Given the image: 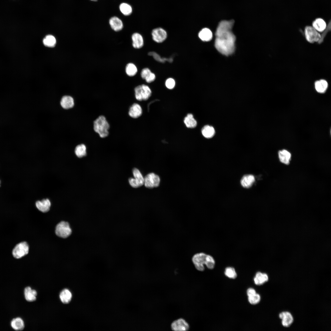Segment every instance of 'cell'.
<instances>
[{"label": "cell", "mask_w": 331, "mask_h": 331, "mask_svg": "<svg viewBox=\"0 0 331 331\" xmlns=\"http://www.w3.org/2000/svg\"><path fill=\"white\" fill-rule=\"evenodd\" d=\"M216 36L215 46L219 52L226 56L233 53L236 37L231 30L222 32Z\"/></svg>", "instance_id": "obj_1"}, {"label": "cell", "mask_w": 331, "mask_h": 331, "mask_svg": "<svg viewBox=\"0 0 331 331\" xmlns=\"http://www.w3.org/2000/svg\"><path fill=\"white\" fill-rule=\"evenodd\" d=\"M93 126V131L101 138L105 139L109 136L111 126L104 115H100L94 120Z\"/></svg>", "instance_id": "obj_2"}, {"label": "cell", "mask_w": 331, "mask_h": 331, "mask_svg": "<svg viewBox=\"0 0 331 331\" xmlns=\"http://www.w3.org/2000/svg\"><path fill=\"white\" fill-rule=\"evenodd\" d=\"M134 92L135 99L139 101L147 100L152 94V91L150 87L144 84L136 86L134 88Z\"/></svg>", "instance_id": "obj_3"}, {"label": "cell", "mask_w": 331, "mask_h": 331, "mask_svg": "<svg viewBox=\"0 0 331 331\" xmlns=\"http://www.w3.org/2000/svg\"><path fill=\"white\" fill-rule=\"evenodd\" d=\"M71 229L67 222L61 221L56 226L55 233L57 236L60 237L67 238L71 234Z\"/></svg>", "instance_id": "obj_4"}, {"label": "cell", "mask_w": 331, "mask_h": 331, "mask_svg": "<svg viewBox=\"0 0 331 331\" xmlns=\"http://www.w3.org/2000/svg\"><path fill=\"white\" fill-rule=\"evenodd\" d=\"M304 33L306 40L310 43L318 42L321 38L320 34L311 26H306Z\"/></svg>", "instance_id": "obj_5"}, {"label": "cell", "mask_w": 331, "mask_h": 331, "mask_svg": "<svg viewBox=\"0 0 331 331\" xmlns=\"http://www.w3.org/2000/svg\"><path fill=\"white\" fill-rule=\"evenodd\" d=\"M29 246L25 242H21L14 247L12 251L13 255L14 257L19 259L27 254L29 252Z\"/></svg>", "instance_id": "obj_6"}, {"label": "cell", "mask_w": 331, "mask_h": 331, "mask_svg": "<svg viewBox=\"0 0 331 331\" xmlns=\"http://www.w3.org/2000/svg\"><path fill=\"white\" fill-rule=\"evenodd\" d=\"M207 254L203 253L195 254L192 257V261L197 270L203 271L205 269L204 264L205 265Z\"/></svg>", "instance_id": "obj_7"}, {"label": "cell", "mask_w": 331, "mask_h": 331, "mask_svg": "<svg viewBox=\"0 0 331 331\" xmlns=\"http://www.w3.org/2000/svg\"><path fill=\"white\" fill-rule=\"evenodd\" d=\"M134 178L129 179V183L131 186L137 188L143 185L144 184V178L138 169L134 168L133 169Z\"/></svg>", "instance_id": "obj_8"}, {"label": "cell", "mask_w": 331, "mask_h": 331, "mask_svg": "<svg viewBox=\"0 0 331 331\" xmlns=\"http://www.w3.org/2000/svg\"><path fill=\"white\" fill-rule=\"evenodd\" d=\"M160 182V178L157 175L154 173H150L145 176L144 178V184L146 187L152 188L158 187Z\"/></svg>", "instance_id": "obj_9"}, {"label": "cell", "mask_w": 331, "mask_h": 331, "mask_svg": "<svg viewBox=\"0 0 331 331\" xmlns=\"http://www.w3.org/2000/svg\"><path fill=\"white\" fill-rule=\"evenodd\" d=\"M143 110L142 106L138 103L134 102L129 107L127 114L128 116L133 119L139 118L142 115Z\"/></svg>", "instance_id": "obj_10"}, {"label": "cell", "mask_w": 331, "mask_h": 331, "mask_svg": "<svg viewBox=\"0 0 331 331\" xmlns=\"http://www.w3.org/2000/svg\"><path fill=\"white\" fill-rule=\"evenodd\" d=\"M151 35L154 41L159 43L164 42L167 36L166 31L161 27L153 29L152 31Z\"/></svg>", "instance_id": "obj_11"}, {"label": "cell", "mask_w": 331, "mask_h": 331, "mask_svg": "<svg viewBox=\"0 0 331 331\" xmlns=\"http://www.w3.org/2000/svg\"><path fill=\"white\" fill-rule=\"evenodd\" d=\"M171 327L172 329L175 331H188L189 329V324L182 318L173 321L171 324Z\"/></svg>", "instance_id": "obj_12"}, {"label": "cell", "mask_w": 331, "mask_h": 331, "mask_svg": "<svg viewBox=\"0 0 331 331\" xmlns=\"http://www.w3.org/2000/svg\"><path fill=\"white\" fill-rule=\"evenodd\" d=\"M60 104L63 109H69L74 107V100L72 96L64 95L62 97Z\"/></svg>", "instance_id": "obj_13"}, {"label": "cell", "mask_w": 331, "mask_h": 331, "mask_svg": "<svg viewBox=\"0 0 331 331\" xmlns=\"http://www.w3.org/2000/svg\"><path fill=\"white\" fill-rule=\"evenodd\" d=\"M279 318L281 319L282 325L284 327L290 326L294 321V318L291 314L289 312H282L279 314Z\"/></svg>", "instance_id": "obj_14"}, {"label": "cell", "mask_w": 331, "mask_h": 331, "mask_svg": "<svg viewBox=\"0 0 331 331\" xmlns=\"http://www.w3.org/2000/svg\"><path fill=\"white\" fill-rule=\"evenodd\" d=\"M234 23L233 20L221 21L217 28L215 35L224 31L231 30Z\"/></svg>", "instance_id": "obj_15"}, {"label": "cell", "mask_w": 331, "mask_h": 331, "mask_svg": "<svg viewBox=\"0 0 331 331\" xmlns=\"http://www.w3.org/2000/svg\"><path fill=\"white\" fill-rule=\"evenodd\" d=\"M36 205L39 211L43 212H46L49 210L51 203L48 199H44L41 201H37Z\"/></svg>", "instance_id": "obj_16"}, {"label": "cell", "mask_w": 331, "mask_h": 331, "mask_svg": "<svg viewBox=\"0 0 331 331\" xmlns=\"http://www.w3.org/2000/svg\"><path fill=\"white\" fill-rule=\"evenodd\" d=\"M133 47L137 49L142 48L144 45V40L142 36L139 33L135 32L131 36Z\"/></svg>", "instance_id": "obj_17"}, {"label": "cell", "mask_w": 331, "mask_h": 331, "mask_svg": "<svg viewBox=\"0 0 331 331\" xmlns=\"http://www.w3.org/2000/svg\"><path fill=\"white\" fill-rule=\"evenodd\" d=\"M109 23L112 29L115 31L117 32L121 30L123 27L122 21L116 17H112L109 20Z\"/></svg>", "instance_id": "obj_18"}, {"label": "cell", "mask_w": 331, "mask_h": 331, "mask_svg": "<svg viewBox=\"0 0 331 331\" xmlns=\"http://www.w3.org/2000/svg\"><path fill=\"white\" fill-rule=\"evenodd\" d=\"M278 157L280 161L283 164L288 165L291 160V153L288 150L283 149L280 150L278 152Z\"/></svg>", "instance_id": "obj_19"}, {"label": "cell", "mask_w": 331, "mask_h": 331, "mask_svg": "<svg viewBox=\"0 0 331 331\" xmlns=\"http://www.w3.org/2000/svg\"><path fill=\"white\" fill-rule=\"evenodd\" d=\"M312 24V26L319 32H323L327 26L324 20L321 18L316 19L313 22Z\"/></svg>", "instance_id": "obj_20"}, {"label": "cell", "mask_w": 331, "mask_h": 331, "mask_svg": "<svg viewBox=\"0 0 331 331\" xmlns=\"http://www.w3.org/2000/svg\"><path fill=\"white\" fill-rule=\"evenodd\" d=\"M199 38L202 41L208 42L211 40L213 36L211 31L208 28H204L202 29L198 34Z\"/></svg>", "instance_id": "obj_21"}, {"label": "cell", "mask_w": 331, "mask_h": 331, "mask_svg": "<svg viewBox=\"0 0 331 331\" xmlns=\"http://www.w3.org/2000/svg\"><path fill=\"white\" fill-rule=\"evenodd\" d=\"M24 293L25 298L27 301L33 302L36 299L37 292L35 290L32 289L30 287L25 288Z\"/></svg>", "instance_id": "obj_22"}, {"label": "cell", "mask_w": 331, "mask_h": 331, "mask_svg": "<svg viewBox=\"0 0 331 331\" xmlns=\"http://www.w3.org/2000/svg\"><path fill=\"white\" fill-rule=\"evenodd\" d=\"M254 177L252 175L248 174L244 176L241 180V185L244 188H249L255 182Z\"/></svg>", "instance_id": "obj_23"}, {"label": "cell", "mask_w": 331, "mask_h": 331, "mask_svg": "<svg viewBox=\"0 0 331 331\" xmlns=\"http://www.w3.org/2000/svg\"><path fill=\"white\" fill-rule=\"evenodd\" d=\"M328 83L324 79H321L316 81L314 83L315 88L316 91L320 93H323L327 90Z\"/></svg>", "instance_id": "obj_24"}, {"label": "cell", "mask_w": 331, "mask_h": 331, "mask_svg": "<svg viewBox=\"0 0 331 331\" xmlns=\"http://www.w3.org/2000/svg\"><path fill=\"white\" fill-rule=\"evenodd\" d=\"M11 327L16 331H21L24 329L25 324L23 320L20 317L13 319L10 322Z\"/></svg>", "instance_id": "obj_25"}, {"label": "cell", "mask_w": 331, "mask_h": 331, "mask_svg": "<svg viewBox=\"0 0 331 331\" xmlns=\"http://www.w3.org/2000/svg\"><path fill=\"white\" fill-rule=\"evenodd\" d=\"M268 280V275L265 273H262L261 272H258L256 274L254 278L255 283L257 285L263 284Z\"/></svg>", "instance_id": "obj_26"}, {"label": "cell", "mask_w": 331, "mask_h": 331, "mask_svg": "<svg viewBox=\"0 0 331 331\" xmlns=\"http://www.w3.org/2000/svg\"><path fill=\"white\" fill-rule=\"evenodd\" d=\"M74 153L79 158L85 156L86 155V145L82 143L76 146L74 149Z\"/></svg>", "instance_id": "obj_27"}, {"label": "cell", "mask_w": 331, "mask_h": 331, "mask_svg": "<svg viewBox=\"0 0 331 331\" xmlns=\"http://www.w3.org/2000/svg\"><path fill=\"white\" fill-rule=\"evenodd\" d=\"M184 121L185 126L188 128H194L197 125L196 120L194 118L193 115L191 113L187 115L184 118Z\"/></svg>", "instance_id": "obj_28"}, {"label": "cell", "mask_w": 331, "mask_h": 331, "mask_svg": "<svg viewBox=\"0 0 331 331\" xmlns=\"http://www.w3.org/2000/svg\"><path fill=\"white\" fill-rule=\"evenodd\" d=\"M72 294L68 289L63 290L61 292L59 297L62 302L63 303L67 304L71 301L72 298Z\"/></svg>", "instance_id": "obj_29"}, {"label": "cell", "mask_w": 331, "mask_h": 331, "mask_svg": "<svg viewBox=\"0 0 331 331\" xmlns=\"http://www.w3.org/2000/svg\"><path fill=\"white\" fill-rule=\"evenodd\" d=\"M203 136L207 138H210L213 136L215 131L214 127L209 125H206L203 127L201 130Z\"/></svg>", "instance_id": "obj_30"}, {"label": "cell", "mask_w": 331, "mask_h": 331, "mask_svg": "<svg viewBox=\"0 0 331 331\" xmlns=\"http://www.w3.org/2000/svg\"><path fill=\"white\" fill-rule=\"evenodd\" d=\"M56 42L55 38L51 35L46 36L43 40L44 45L48 47L52 48L54 47L56 44Z\"/></svg>", "instance_id": "obj_31"}, {"label": "cell", "mask_w": 331, "mask_h": 331, "mask_svg": "<svg viewBox=\"0 0 331 331\" xmlns=\"http://www.w3.org/2000/svg\"><path fill=\"white\" fill-rule=\"evenodd\" d=\"M148 55L152 56L156 61L161 63H164L166 61H168L169 63H172L173 60V59L172 57L169 58H162L158 54L154 51L149 52L148 53Z\"/></svg>", "instance_id": "obj_32"}, {"label": "cell", "mask_w": 331, "mask_h": 331, "mask_svg": "<svg viewBox=\"0 0 331 331\" xmlns=\"http://www.w3.org/2000/svg\"><path fill=\"white\" fill-rule=\"evenodd\" d=\"M137 68L136 66L132 63H129L126 66L125 71L128 76H133L137 73Z\"/></svg>", "instance_id": "obj_33"}, {"label": "cell", "mask_w": 331, "mask_h": 331, "mask_svg": "<svg viewBox=\"0 0 331 331\" xmlns=\"http://www.w3.org/2000/svg\"><path fill=\"white\" fill-rule=\"evenodd\" d=\"M119 8L121 12L125 15H130L132 12L131 7L127 3H123L121 4Z\"/></svg>", "instance_id": "obj_34"}, {"label": "cell", "mask_w": 331, "mask_h": 331, "mask_svg": "<svg viewBox=\"0 0 331 331\" xmlns=\"http://www.w3.org/2000/svg\"><path fill=\"white\" fill-rule=\"evenodd\" d=\"M224 274L226 276L230 279H235L237 277V274L235 269L232 267L226 268Z\"/></svg>", "instance_id": "obj_35"}, {"label": "cell", "mask_w": 331, "mask_h": 331, "mask_svg": "<svg viewBox=\"0 0 331 331\" xmlns=\"http://www.w3.org/2000/svg\"><path fill=\"white\" fill-rule=\"evenodd\" d=\"M215 265V261L212 256L207 255L205 265L207 268L210 269H213Z\"/></svg>", "instance_id": "obj_36"}, {"label": "cell", "mask_w": 331, "mask_h": 331, "mask_svg": "<svg viewBox=\"0 0 331 331\" xmlns=\"http://www.w3.org/2000/svg\"><path fill=\"white\" fill-rule=\"evenodd\" d=\"M260 295L258 294L248 297V300L250 303L252 305H256L259 303L261 300Z\"/></svg>", "instance_id": "obj_37"}, {"label": "cell", "mask_w": 331, "mask_h": 331, "mask_svg": "<svg viewBox=\"0 0 331 331\" xmlns=\"http://www.w3.org/2000/svg\"><path fill=\"white\" fill-rule=\"evenodd\" d=\"M175 80L173 78H167L165 82L166 87L170 89L174 88L175 86Z\"/></svg>", "instance_id": "obj_38"}, {"label": "cell", "mask_w": 331, "mask_h": 331, "mask_svg": "<svg viewBox=\"0 0 331 331\" xmlns=\"http://www.w3.org/2000/svg\"><path fill=\"white\" fill-rule=\"evenodd\" d=\"M151 72V71L149 68H144L141 71V77L143 79L145 80Z\"/></svg>", "instance_id": "obj_39"}, {"label": "cell", "mask_w": 331, "mask_h": 331, "mask_svg": "<svg viewBox=\"0 0 331 331\" xmlns=\"http://www.w3.org/2000/svg\"><path fill=\"white\" fill-rule=\"evenodd\" d=\"M156 79L155 74L151 72L150 74L145 79V80L148 83H150L154 82Z\"/></svg>", "instance_id": "obj_40"}, {"label": "cell", "mask_w": 331, "mask_h": 331, "mask_svg": "<svg viewBox=\"0 0 331 331\" xmlns=\"http://www.w3.org/2000/svg\"><path fill=\"white\" fill-rule=\"evenodd\" d=\"M256 293L255 290L252 288H248L247 291V294L248 297L253 296Z\"/></svg>", "instance_id": "obj_41"}, {"label": "cell", "mask_w": 331, "mask_h": 331, "mask_svg": "<svg viewBox=\"0 0 331 331\" xmlns=\"http://www.w3.org/2000/svg\"><path fill=\"white\" fill-rule=\"evenodd\" d=\"M91 0V1H97V0Z\"/></svg>", "instance_id": "obj_42"}, {"label": "cell", "mask_w": 331, "mask_h": 331, "mask_svg": "<svg viewBox=\"0 0 331 331\" xmlns=\"http://www.w3.org/2000/svg\"></svg>", "instance_id": "obj_43"}]
</instances>
